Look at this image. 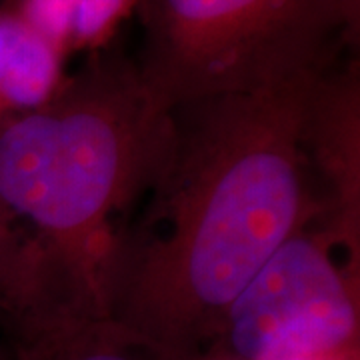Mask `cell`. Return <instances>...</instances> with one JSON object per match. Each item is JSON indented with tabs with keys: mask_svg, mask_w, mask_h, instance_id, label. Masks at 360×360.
<instances>
[{
	"mask_svg": "<svg viewBox=\"0 0 360 360\" xmlns=\"http://www.w3.org/2000/svg\"><path fill=\"white\" fill-rule=\"evenodd\" d=\"M13 360H162L92 310H70L13 348Z\"/></svg>",
	"mask_w": 360,
	"mask_h": 360,
	"instance_id": "ba28073f",
	"label": "cell"
},
{
	"mask_svg": "<svg viewBox=\"0 0 360 360\" xmlns=\"http://www.w3.org/2000/svg\"><path fill=\"white\" fill-rule=\"evenodd\" d=\"M333 66L170 108L155 167L104 258L101 316L158 359H202L238 292L321 220L307 129Z\"/></svg>",
	"mask_w": 360,
	"mask_h": 360,
	"instance_id": "6da1fadb",
	"label": "cell"
},
{
	"mask_svg": "<svg viewBox=\"0 0 360 360\" xmlns=\"http://www.w3.org/2000/svg\"><path fill=\"white\" fill-rule=\"evenodd\" d=\"M0 360H13V356H8V354L0 348Z\"/></svg>",
	"mask_w": 360,
	"mask_h": 360,
	"instance_id": "8fae6325",
	"label": "cell"
},
{
	"mask_svg": "<svg viewBox=\"0 0 360 360\" xmlns=\"http://www.w3.org/2000/svg\"><path fill=\"white\" fill-rule=\"evenodd\" d=\"M72 309L49 258L0 206V324L13 347Z\"/></svg>",
	"mask_w": 360,
	"mask_h": 360,
	"instance_id": "8992f818",
	"label": "cell"
},
{
	"mask_svg": "<svg viewBox=\"0 0 360 360\" xmlns=\"http://www.w3.org/2000/svg\"><path fill=\"white\" fill-rule=\"evenodd\" d=\"M359 65L333 66L312 108L307 153L316 188L321 182L322 226L347 250L348 266L354 272H359Z\"/></svg>",
	"mask_w": 360,
	"mask_h": 360,
	"instance_id": "5b68a950",
	"label": "cell"
},
{
	"mask_svg": "<svg viewBox=\"0 0 360 360\" xmlns=\"http://www.w3.org/2000/svg\"><path fill=\"white\" fill-rule=\"evenodd\" d=\"M65 54L14 6L0 8V127L34 110L63 82Z\"/></svg>",
	"mask_w": 360,
	"mask_h": 360,
	"instance_id": "52a82bcc",
	"label": "cell"
},
{
	"mask_svg": "<svg viewBox=\"0 0 360 360\" xmlns=\"http://www.w3.org/2000/svg\"><path fill=\"white\" fill-rule=\"evenodd\" d=\"M77 0H16L14 8L65 54L66 28Z\"/></svg>",
	"mask_w": 360,
	"mask_h": 360,
	"instance_id": "9c48e42d",
	"label": "cell"
},
{
	"mask_svg": "<svg viewBox=\"0 0 360 360\" xmlns=\"http://www.w3.org/2000/svg\"><path fill=\"white\" fill-rule=\"evenodd\" d=\"M142 82L167 110L338 63L359 0H141Z\"/></svg>",
	"mask_w": 360,
	"mask_h": 360,
	"instance_id": "3957f363",
	"label": "cell"
},
{
	"mask_svg": "<svg viewBox=\"0 0 360 360\" xmlns=\"http://www.w3.org/2000/svg\"><path fill=\"white\" fill-rule=\"evenodd\" d=\"M298 360H360V350H347V352H336V354H324V356H310V359Z\"/></svg>",
	"mask_w": 360,
	"mask_h": 360,
	"instance_id": "30bf717a",
	"label": "cell"
},
{
	"mask_svg": "<svg viewBox=\"0 0 360 360\" xmlns=\"http://www.w3.org/2000/svg\"><path fill=\"white\" fill-rule=\"evenodd\" d=\"M168 112L132 58L103 49L0 127V206L84 309L98 312L104 258L155 167Z\"/></svg>",
	"mask_w": 360,
	"mask_h": 360,
	"instance_id": "7a4b0ae2",
	"label": "cell"
},
{
	"mask_svg": "<svg viewBox=\"0 0 360 360\" xmlns=\"http://www.w3.org/2000/svg\"><path fill=\"white\" fill-rule=\"evenodd\" d=\"M324 229L292 234L226 309L200 360H298L360 350L359 274Z\"/></svg>",
	"mask_w": 360,
	"mask_h": 360,
	"instance_id": "277c9868",
	"label": "cell"
}]
</instances>
